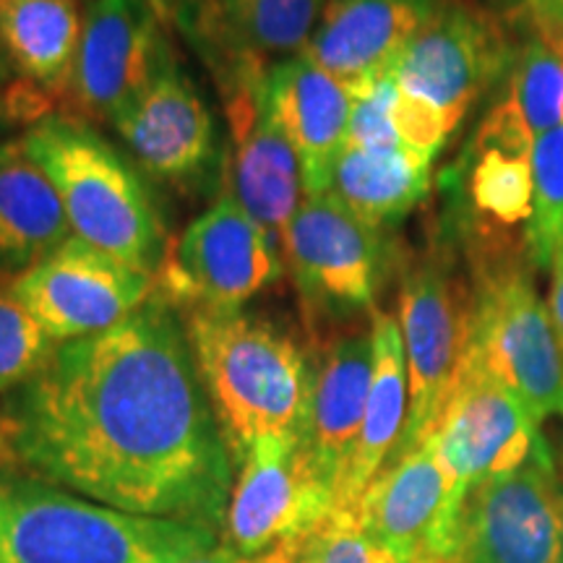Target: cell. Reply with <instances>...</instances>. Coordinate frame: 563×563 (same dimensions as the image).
I'll list each match as a JSON object with an SVG mask.
<instances>
[{
  "label": "cell",
  "instance_id": "obj_11",
  "mask_svg": "<svg viewBox=\"0 0 563 563\" xmlns=\"http://www.w3.org/2000/svg\"><path fill=\"white\" fill-rule=\"evenodd\" d=\"M454 563H563V485L551 446L467 493Z\"/></svg>",
  "mask_w": 563,
  "mask_h": 563
},
{
  "label": "cell",
  "instance_id": "obj_28",
  "mask_svg": "<svg viewBox=\"0 0 563 563\" xmlns=\"http://www.w3.org/2000/svg\"><path fill=\"white\" fill-rule=\"evenodd\" d=\"M563 243V123L534 136L532 146V217L527 251L534 272L551 269Z\"/></svg>",
  "mask_w": 563,
  "mask_h": 563
},
{
  "label": "cell",
  "instance_id": "obj_5",
  "mask_svg": "<svg viewBox=\"0 0 563 563\" xmlns=\"http://www.w3.org/2000/svg\"><path fill=\"white\" fill-rule=\"evenodd\" d=\"M534 133L511 91L490 104L449 175L452 217L443 235L456 245L470 277L530 264ZM532 266V264H530Z\"/></svg>",
  "mask_w": 563,
  "mask_h": 563
},
{
  "label": "cell",
  "instance_id": "obj_29",
  "mask_svg": "<svg viewBox=\"0 0 563 563\" xmlns=\"http://www.w3.org/2000/svg\"><path fill=\"white\" fill-rule=\"evenodd\" d=\"M58 342L21 306L13 292H0V391L32 382L53 357Z\"/></svg>",
  "mask_w": 563,
  "mask_h": 563
},
{
  "label": "cell",
  "instance_id": "obj_26",
  "mask_svg": "<svg viewBox=\"0 0 563 563\" xmlns=\"http://www.w3.org/2000/svg\"><path fill=\"white\" fill-rule=\"evenodd\" d=\"M84 16L76 0H0V45L26 79L68 95Z\"/></svg>",
  "mask_w": 563,
  "mask_h": 563
},
{
  "label": "cell",
  "instance_id": "obj_16",
  "mask_svg": "<svg viewBox=\"0 0 563 563\" xmlns=\"http://www.w3.org/2000/svg\"><path fill=\"white\" fill-rule=\"evenodd\" d=\"M334 511V493L313 475L300 439H264L243 456L224 540L243 555L272 553L313 532Z\"/></svg>",
  "mask_w": 563,
  "mask_h": 563
},
{
  "label": "cell",
  "instance_id": "obj_42",
  "mask_svg": "<svg viewBox=\"0 0 563 563\" xmlns=\"http://www.w3.org/2000/svg\"><path fill=\"white\" fill-rule=\"evenodd\" d=\"M561 123H563V108H561Z\"/></svg>",
  "mask_w": 563,
  "mask_h": 563
},
{
  "label": "cell",
  "instance_id": "obj_9",
  "mask_svg": "<svg viewBox=\"0 0 563 563\" xmlns=\"http://www.w3.org/2000/svg\"><path fill=\"white\" fill-rule=\"evenodd\" d=\"M530 264L473 277V334L464 361L527 405L543 422L563 415V352Z\"/></svg>",
  "mask_w": 563,
  "mask_h": 563
},
{
  "label": "cell",
  "instance_id": "obj_8",
  "mask_svg": "<svg viewBox=\"0 0 563 563\" xmlns=\"http://www.w3.org/2000/svg\"><path fill=\"white\" fill-rule=\"evenodd\" d=\"M282 258L311 327L373 311L389 274L384 230L365 224L332 191L302 199L282 235Z\"/></svg>",
  "mask_w": 563,
  "mask_h": 563
},
{
  "label": "cell",
  "instance_id": "obj_38",
  "mask_svg": "<svg viewBox=\"0 0 563 563\" xmlns=\"http://www.w3.org/2000/svg\"><path fill=\"white\" fill-rule=\"evenodd\" d=\"M371 563H405V561L397 559V555L389 553V551H382V548H373V561Z\"/></svg>",
  "mask_w": 563,
  "mask_h": 563
},
{
  "label": "cell",
  "instance_id": "obj_18",
  "mask_svg": "<svg viewBox=\"0 0 563 563\" xmlns=\"http://www.w3.org/2000/svg\"><path fill=\"white\" fill-rule=\"evenodd\" d=\"M112 129L152 178L173 186L203 183L220 159L214 118L175 58Z\"/></svg>",
  "mask_w": 563,
  "mask_h": 563
},
{
  "label": "cell",
  "instance_id": "obj_27",
  "mask_svg": "<svg viewBox=\"0 0 563 563\" xmlns=\"http://www.w3.org/2000/svg\"><path fill=\"white\" fill-rule=\"evenodd\" d=\"M514 21L517 26H522V37H519L517 60H514L509 76V91L522 108L527 125L534 136H540V133L561 125L563 60L530 24L519 19H511V24Z\"/></svg>",
  "mask_w": 563,
  "mask_h": 563
},
{
  "label": "cell",
  "instance_id": "obj_36",
  "mask_svg": "<svg viewBox=\"0 0 563 563\" xmlns=\"http://www.w3.org/2000/svg\"><path fill=\"white\" fill-rule=\"evenodd\" d=\"M241 561H243V555L238 553L235 548H230L228 543H222V545L211 548L209 553L196 555V559L188 561V563H241Z\"/></svg>",
  "mask_w": 563,
  "mask_h": 563
},
{
  "label": "cell",
  "instance_id": "obj_3",
  "mask_svg": "<svg viewBox=\"0 0 563 563\" xmlns=\"http://www.w3.org/2000/svg\"><path fill=\"white\" fill-rule=\"evenodd\" d=\"M217 530L125 514L0 467V563H188Z\"/></svg>",
  "mask_w": 563,
  "mask_h": 563
},
{
  "label": "cell",
  "instance_id": "obj_22",
  "mask_svg": "<svg viewBox=\"0 0 563 563\" xmlns=\"http://www.w3.org/2000/svg\"><path fill=\"white\" fill-rule=\"evenodd\" d=\"M373 336V378L365 405V418L350 467L344 473L340 496L334 509L355 511L363 493L376 481L384 464L389 462L407 422V405H410V386H407V357L402 329L394 313L371 311Z\"/></svg>",
  "mask_w": 563,
  "mask_h": 563
},
{
  "label": "cell",
  "instance_id": "obj_31",
  "mask_svg": "<svg viewBox=\"0 0 563 563\" xmlns=\"http://www.w3.org/2000/svg\"><path fill=\"white\" fill-rule=\"evenodd\" d=\"M399 87L389 79L378 81L376 87L355 97L352 102L350 115V131H347V146H357V150L371 152H397L407 150L399 139L397 125H394V104H397Z\"/></svg>",
  "mask_w": 563,
  "mask_h": 563
},
{
  "label": "cell",
  "instance_id": "obj_1",
  "mask_svg": "<svg viewBox=\"0 0 563 563\" xmlns=\"http://www.w3.org/2000/svg\"><path fill=\"white\" fill-rule=\"evenodd\" d=\"M230 460L186 323L159 292L58 344L0 412V467L136 517L224 527Z\"/></svg>",
  "mask_w": 563,
  "mask_h": 563
},
{
  "label": "cell",
  "instance_id": "obj_13",
  "mask_svg": "<svg viewBox=\"0 0 563 563\" xmlns=\"http://www.w3.org/2000/svg\"><path fill=\"white\" fill-rule=\"evenodd\" d=\"M146 0H91L68 97L87 121L115 123L170 63L173 47Z\"/></svg>",
  "mask_w": 563,
  "mask_h": 563
},
{
  "label": "cell",
  "instance_id": "obj_32",
  "mask_svg": "<svg viewBox=\"0 0 563 563\" xmlns=\"http://www.w3.org/2000/svg\"><path fill=\"white\" fill-rule=\"evenodd\" d=\"M394 125H397L399 139H402L407 150L431 159H435V154L441 152L446 139L452 136L439 112L412 100V97H405L402 91H399L397 104H394Z\"/></svg>",
  "mask_w": 563,
  "mask_h": 563
},
{
  "label": "cell",
  "instance_id": "obj_24",
  "mask_svg": "<svg viewBox=\"0 0 563 563\" xmlns=\"http://www.w3.org/2000/svg\"><path fill=\"white\" fill-rule=\"evenodd\" d=\"M323 0H199L186 30L207 34L232 68L269 55H300L313 37ZM230 68V70H232Z\"/></svg>",
  "mask_w": 563,
  "mask_h": 563
},
{
  "label": "cell",
  "instance_id": "obj_7",
  "mask_svg": "<svg viewBox=\"0 0 563 563\" xmlns=\"http://www.w3.org/2000/svg\"><path fill=\"white\" fill-rule=\"evenodd\" d=\"M519 34L481 0H439L391 76L405 97L441 115L449 133L511 76Z\"/></svg>",
  "mask_w": 563,
  "mask_h": 563
},
{
  "label": "cell",
  "instance_id": "obj_6",
  "mask_svg": "<svg viewBox=\"0 0 563 563\" xmlns=\"http://www.w3.org/2000/svg\"><path fill=\"white\" fill-rule=\"evenodd\" d=\"M473 313V277L462 253L441 230L420 256L405 264L399 277L397 321L405 342L410 405L402 439L389 462L412 452L433 433L467 355Z\"/></svg>",
  "mask_w": 563,
  "mask_h": 563
},
{
  "label": "cell",
  "instance_id": "obj_19",
  "mask_svg": "<svg viewBox=\"0 0 563 563\" xmlns=\"http://www.w3.org/2000/svg\"><path fill=\"white\" fill-rule=\"evenodd\" d=\"M439 0H327L302 55L363 95L389 79Z\"/></svg>",
  "mask_w": 563,
  "mask_h": 563
},
{
  "label": "cell",
  "instance_id": "obj_17",
  "mask_svg": "<svg viewBox=\"0 0 563 563\" xmlns=\"http://www.w3.org/2000/svg\"><path fill=\"white\" fill-rule=\"evenodd\" d=\"M266 68L245 63L230 70L228 123L232 133V199L269 232L282 235L302 203V173L292 146L272 123L264 104Z\"/></svg>",
  "mask_w": 563,
  "mask_h": 563
},
{
  "label": "cell",
  "instance_id": "obj_15",
  "mask_svg": "<svg viewBox=\"0 0 563 563\" xmlns=\"http://www.w3.org/2000/svg\"><path fill=\"white\" fill-rule=\"evenodd\" d=\"M428 439L464 496L490 477L514 473L548 446L540 420L522 399L467 361Z\"/></svg>",
  "mask_w": 563,
  "mask_h": 563
},
{
  "label": "cell",
  "instance_id": "obj_4",
  "mask_svg": "<svg viewBox=\"0 0 563 563\" xmlns=\"http://www.w3.org/2000/svg\"><path fill=\"white\" fill-rule=\"evenodd\" d=\"M21 144L51 178L76 238L157 277L165 222L131 159L91 125L63 115L40 118Z\"/></svg>",
  "mask_w": 563,
  "mask_h": 563
},
{
  "label": "cell",
  "instance_id": "obj_25",
  "mask_svg": "<svg viewBox=\"0 0 563 563\" xmlns=\"http://www.w3.org/2000/svg\"><path fill=\"white\" fill-rule=\"evenodd\" d=\"M431 157L412 150L371 152L344 146L329 191L365 224L386 232L431 194Z\"/></svg>",
  "mask_w": 563,
  "mask_h": 563
},
{
  "label": "cell",
  "instance_id": "obj_23",
  "mask_svg": "<svg viewBox=\"0 0 563 563\" xmlns=\"http://www.w3.org/2000/svg\"><path fill=\"white\" fill-rule=\"evenodd\" d=\"M74 238L55 186L24 144H0V272L45 262Z\"/></svg>",
  "mask_w": 563,
  "mask_h": 563
},
{
  "label": "cell",
  "instance_id": "obj_30",
  "mask_svg": "<svg viewBox=\"0 0 563 563\" xmlns=\"http://www.w3.org/2000/svg\"><path fill=\"white\" fill-rule=\"evenodd\" d=\"M279 563H371L373 545L357 522V511L334 509L323 522L295 543L279 545Z\"/></svg>",
  "mask_w": 563,
  "mask_h": 563
},
{
  "label": "cell",
  "instance_id": "obj_34",
  "mask_svg": "<svg viewBox=\"0 0 563 563\" xmlns=\"http://www.w3.org/2000/svg\"><path fill=\"white\" fill-rule=\"evenodd\" d=\"M511 16H525L532 21H545V24L563 26V0H532L527 9L511 13Z\"/></svg>",
  "mask_w": 563,
  "mask_h": 563
},
{
  "label": "cell",
  "instance_id": "obj_41",
  "mask_svg": "<svg viewBox=\"0 0 563 563\" xmlns=\"http://www.w3.org/2000/svg\"><path fill=\"white\" fill-rule=\"evenodd\" d=\"M561 418H563V415H561ZM561 467H563V441H561Z\"/></svg>",
  "mask_w": 563,
  "mask_h": 563
},
{
  "label": "cell",
  "instance_id": "obj_39",
  "mask_svg": "<svg viewBox=\"0 0 563 563\" xmlns=\"http://www.w3.org/2000/svg\"><path fill=\"white\" fill-rule=\"evenodd\" d=\"M5 74H9V63H5V55H3V45H0V81L5 79Z\"/></svg>",
  "mask_w": 563,
  "mask_h": 563
},
{
  "label": "cell",
  "instance_id": "obj_40",
  "mask_svg": "<svg viewBox=\"0 0 563 563\" xmlns=\"http://www.w3.org/2000/svg\"><path fill=\"white\" fill-rule=\"evenodd\" d=\"M241 563H279V559L274 553H266L264 559H256V561H241Z\"/></svg>",
  "mask_w": 563,
  "mask_h": 563
},
{
  "label": "cell",
  "instance_id": "obj_14",
  "mask_svg": "<svg viewBox=\"0 0 563 563\" xmlns=\"http://www.w3.org/2000/svg\"><path fill=\"white\" fill-rule=\"evenodd\" d=\"M464 498L426 439L384 464L355 511L373 548L405 563H454Z\"/></svg>",
  "mask_w": 563,
  "mask_h": 563
},
{
  "label": "cell",
  "instance_id": "obj_33",
  "mask_svg": "<svg viewBox=\"0 0 563 563\" xmlns=\"http://www.w3.org/2000/svg\"><path fill=\"white\" fill-rule=\"evenodd\" d=\"M551 285H548V316H551L555 340L561 344L563 352V243L555 251L551 264Z\"/></svg>",
  "mask_w": 563,
  "mask_h": 563
},
{
  "label": "cell",
  "instance_id": "obj_37",
  "mask_svg": "<svg viewBox=\"0 0 563 563\" xmlns=\"http://www.w3.org/2000/svg\"><path fill=\"white\" fill-rule=\"evenodd\" d=\"M532 0H496V5H501L506 16H511V13H519L522 9H527Z\"/></svg>",
  "mask_w": 563,
  "mask_h": 563
},
{
  "label": "cell",
  "instance_id": "obj_2",
  "mask_svg": "<svg viewBox=\"0 0 563 563\" xmlns=\"http://www.w3.org/2000/svg\"><path fill=\"white\" fill-rule=\"evenodd\" d=\"M201 382L238 462L264 439H300L316 363L295 334L264 316L201 311L186 319Z\"/></svg>",
  "mask_w": 563,
  "mask_h": 563
},
{
  "label": "cell",
  "instance_id": "obj_21",
  "mask_svg": "<svg viewBox=\"0 0 563 563\" xmlns=\"http://www.w3.org/2000/svg\"><path fill=\"white\" fill-rule=\"evenodd\" d=\"M371 378V332L336 336L316 363L313 399L306 431L300 435V449L313 475L334 493V506L363 428Z\"/></svg>",
  "mask_w": 563,
  "mask_h": 563
},
{
  "label": "cell",
  "instance_id": "obj_20",
  "mask_svg": "<svg viewBox=\"0 0 563 563\" xmlns=\"http://www.w3.org/2000/svg\"><path fill=\"white\" fill-rule=\"evenodd\" d=\"M352 102L350 89L302 53L266 68V112L300 162L306 196L332 188L334 165L347 146Z\"/></svg>",
  "mask_w": 563,
  "mask_h": 563
},
{
  "label": "cell",
  "instance_id": "obj_10",
  "mask_svg": "<svg viewBox=\"0 0 563 563\" xmlns=\"http://www.w3.org/2000/svg\"><path fill=\"white\" fill-rule=\"evenodd\" d=\"M282 262L279 243L224 194L167 245L159 295L188 311H241L282 277Z\"/></svg>",
  "mask_w": 563,
  "mask_h": 563
},
{
  "label": "cell",
  "instance_id": "obj_35",
  "mask_svg": "<svg viewBox=\"0 0 563 563\" xmlns=\"http://www.w3.org/2000/svg\"><path fill=\"white\" fill-rule=\"evenodd\" d=\"M146 3L152 5L154 13H157L162 21H178V24H186L199 0H146Z\"/></svg>",
  "mask_w": 563,
  "mask_h": 563
},
{
  "label": "cell",
  "instance_id": "obj_12",
  "mask_svg": "<svg viewBox=\"0 0 563 563\" xmlns=\"http://www.w3.org/2000/svg\"><path fill=\"white\" fill-rule=\"evenodd\" d=\"M11 292L63 344L129 319L154 298L157 277L74 235L45 262L19 274Z\"/></svg>",
  "mask_w": 563,
  "mask_h": 563
}]
</instances>
